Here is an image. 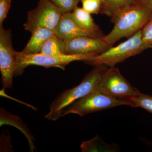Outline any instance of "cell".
I'll return each instance as SVG.
<instances>
[{"mask_svg":"<svg viewBox=\"0 0 152 152\" xmlns=\"http://www.w3.org/2000/svg\"><path fill=\"white\" fill-rule=\"evenodd\" d=\"M151 18L143 6L132 4L121 9L110 18L114 26L103 39L112 47L123 38H129L142 30Z\"/></svg>","mask_w":152,"mask_h":152,"instance_id":"6da1fadb","label":"cell"},{"mask_svg":"<svg viewBox=\"0 0 152 152\" xmlns=\"http://www.w3.org/2000/svg\"><path fill=\"white\" fill-rule=\"evenodd\" d=\"M108 68L104 64L94 66L78 85L65 90L58 95L50 105V112L45 116V118L53 121L59 119L65 109L94 89Z\"/></svg>","mask_w":152,"mask_h":152,"instance_id":"7a4b0ae2","label":"cell"},{"mask_svg":"<svg viewBox=\"0 0 152 152\" xmlns=\"http://www.w3.org/2000/svg\"><path fill=\"white\" fill-rule=\"evenodd\" d=\"M150 48H152V46L143 40L141 30L126 41L116 46L110 47L105 52L99 54L91 59L83 62L94 66L104 64L110 67Z\"/></svg>","mask_w":152,"mask_h":152,"instance_id":"3957f363","label":"cell"},{"mask_svg":"<svg viewBox=\"0 0 152 152\" xmlns=\"http://www.w3.org/2000/svg\"><path fill=\"white\" fill-rule=\"evenodd\" d=\"M126 105L131 107L128 101L114 97L96 88L83 97L78 100L63 111L61 117L74 114L83 117L87 114Z\"/></svg>","mask_w":152,"mask_h":152,"instance_id":"277c9868","label":"cell"},{"mask_svg":"<svg viewBox=\"0 0 152 152\" xmlns=\"http://www.w3.org/2000/svg\"><path fill=\"white\" fill-rule=\"evenodd\" d=\"M99 54L97 53L77 55L48 56L41 53L28 55L22 52L16 51L17 68L15 75L23 74L25 68L28 66H41L46 68L58 67L64 70L66 66L75 61H84L91 60Z\"/></svg>","mask_w":152,"mask_h":152,"instance_id":"5b68a950","label":"cell"},{"mask_svg":"<svg viewBox=\"0 0 152 152\" xmlns=\"http://www.w3.org/2000/svg\"><path fill=\"white\" fill-rule=\"evenodd\" d=\"M17 68L16 51L12 42V31L0 26V71L3 89L12 88Z\"/></svg>","mask_w":152,"mask_h":152,"instance_id":"8992f818","label":"cell"},{"mask_svg":"<svg viewBox=\"0 0 152 152\" xmlns=\"http://www.w3.org/2000/svg\"><path fill=\"white\" fill-rule=\"evenodd\" d=\"M95 88L106 94L127 101L140 92L115 66L109 67Z\"/></svg>","mask_w":152,"mask_h":152,"instance_id":"52a82bcc","label":"cell"},{"mask_svg":"<svg viewBox=\"0 0 152 152\" xmlns=\"http://www.w3.org/2000/svg\"><path fill=\"white\" fill-rule=\"evenodd\" d=\"M62 14L49 0H39L35 8L27 13V20L23 25L25 29L32 32L39 28L54 30Z\"/></svg>","mask_w":152,"mask_h":152,"instance_id":"ba28073f","label":"cell"},{"mask_svg":"<svg viewBox=\"0 0 152 152\" xmlns=\"http://www.w3.org/2000/svg\"><path fill=\"white\" fill-rule=\"evenodd\" d=\"M66 53L68 55L101 54L111 47L102 38L82 37L65 41Z\"/></svg>","mask_w":152,"mask_h":152,"instance_id":"9c48e42d","label":"cell"},{"mask_svg":"<svg viewBox=\"0 0 152 152\" xmlns=\"http://www.w3.org/2000/svg\"><path fill=\"white\" fill-rule=\"evenodd\" d=\"M54 31L56 35L65 41L82 36L100 38L80 28L73 18L72 12L62 15Z\"/></svg>","mask_w":152,"mask_h":152,"instance_id":"30bf717a","label":"cell"},{"mask_svg":"<svg viewBox=\"0 0 152 152\" xmlns=\"http://www.w3.org/2000/svg\"><path fill=\"white\" fill-rule=\"evenodd\" d=\"M55 34L53 30L41 28L36 29L31 32V36L26 45L22 50L26 54L40 53L46 41Z\"/></svg>","mask_w":152,"mask_h":152,"instance_id":"8fae6325","label":"cell"},{"mask_svg":"<svg viewBox=\"0 0 152 152\" xmlns=\"http://www.w3.org/2000/svg\"><path fill=\"white\" fill-rule=\"evenodd\" d=\"M72 15L76 23L82 29L100 38L103 37L105 36L99 27L95 23L91 14L83 8L76 7L72 12Z\"/></svg>","mask_w":152,"mask_h":152,"instance_id":"7c38bea8","label":"cell"},{"mask_svg":"<svg viewBox=\"0 0 152 152\" xmlns=\"http://www.w3.org/2000/svg\"><path fill=\"white\" fill-rule=\"evenodd\" d=\"M82 152H117L120 151L118 145L108 144L104 141L102 137L96 135L94 138L82 143L80 145Z\"/></svg>","mask_w":152,"mask_h":152,"instance_id":"4fadbf2b","label":"cell"},{"mask_svg":"<svg viewBox=\"0 0 152 152\" xmlns=\"http://www.w3.org/2000/svg\"><path fill=\"white\" fill-rule=\"evenodd\" d=\"M40 53L53 56L66 55L65 41L54 34L46 41Z\"/></svg>","mask_w":152,"mask_h":152,"instance_id":"5bb4252c","label":"cell"},{"mask_svg":"<svg viewBox=\"0 0 152 152\" xmlns=\"http://www.w3.org/2000/svg\"><path fill=\"white\" fill-rule=\"evenodd\" d=\"M137 2V0H103L100 13L111 18L121 9Z\"/></svg>","mask_w":152,"mask_h":152,"instance_id":"9a60e30c","label":"cell"},{"mask_svg":"<svg viewBox=\"0 0 152 152\" xmlns=\"http://www.w3.org/2000/svg\"><path fill=\"white\" fill-rule=\"evenodd\" d=\"M132 107H140L152 114V96L139 92L128 99Z\"/></svg>","mask_w":152,"mask_h":152,"instance_id":"2e32d148","label":"cell"},{"mask_svg":"<svg viewBox=\"0 0 152 152\" xmlns=\"http://www.w3.org/2000/svg\"><path fill=\"white\" fill-rule=\"evenodd\" d=\"M58 9L61 14L71 12L77 7L80 0H49Z\"/></svg>","mask_w":152,"mask_h":152,"instance_id":"e0dca14e","label":"cell"},{"mask_svg":"<svg viewBox=\"0 0 152 152\" xmlns=\"http://www.w3.org/2000/svg\"><path fill=\"white\" fill-rule=\"evenodd\" d=\"M83 8L92 14L100 13L103 0H80Z\"/></svg>","mask_w":152,"mask_h":152,"instance_id":"ac0fdd59","label":"cell"},{"mask_svg":"<svg viewBox=\"0 0 152 152\" xmlns=\"http://www.w3.org/2000/svg\"><path fill=\"white\" fill-rule=\"evenodd\" d=\"M142 39L152 46V17L142 29Z\"/></svg>","mask_w":152,"mask_h":152,"instance_id":"d6986e66","label":"cell"},{"mask_svg":"<svg viewBox=\"0 0 152 152\" xmlns=\"http://www.w3.org/2000/svg\"><path fill=\"white\" fill-rule=\"evenodd\" d=\"M11 0H0V26L7 18L11 7Z\"/></svg>","mask_w":152,"mask_h":152,"instance_id":"ffe728a7","label":"cell"},{"mask_svg":"<svg viewBox=\"0 0 152 152\" xmlns=\"http://www.w3.org/2000/svg\"><path fill=\"white\" fill-rule=\"evenodd\" d=\"M137 4L146 8L150 12L152 17V0H137Z\"/></svg>","mask_w":152,"mask_h":152,"instance_id":"44dd1931","label":"cell"},{"mask_svg":"<svg viewBox=\"0 0 152 152\" xmlns=\"http://www.w3.org/2000/svg\"><path fill=\"white\" fill-rule=\"evenodd\" d=\"M141 140L144 144H145L148 148L149 149L152 151V142L148 140L147 139L144 138H141Z\"/></svg>","mask_w":152,"mask_h":152,"instance_id":"7402d4cb","label":"cell"},{"mask_svg":"<svg viewBox=\"0 0 152 152\" xmlns=\"http://www.w3.org/2000/svg\"></svg>","mask_w":152,"mask_h":152,"instance_id":"603a6c76","label":"cell"}]
</instances>
